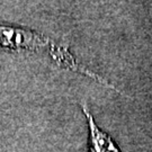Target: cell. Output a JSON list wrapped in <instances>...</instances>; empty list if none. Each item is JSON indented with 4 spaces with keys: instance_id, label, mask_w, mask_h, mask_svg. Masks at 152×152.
<instances>
[{
    "instance_id": "cell-1",
    "label": "cell",
    "mask_w": 152,
    "mask_h": 152,
    "mask_svg": "<svg viewBox=\"0 0 152 152\" xmlns=\"http://www.w3.org/2000/svg\"><path fill=\"white\" fill-rule=\"evenodd\" d=\"M82 110L87 117L88 126H89V134H90V140H89L90 149L89 150L90 152H121L117 145L112 140V137L105 132H103L96 125L94 117L90 114L86 104H82Z\"/></svg>"
}]
</instances>
